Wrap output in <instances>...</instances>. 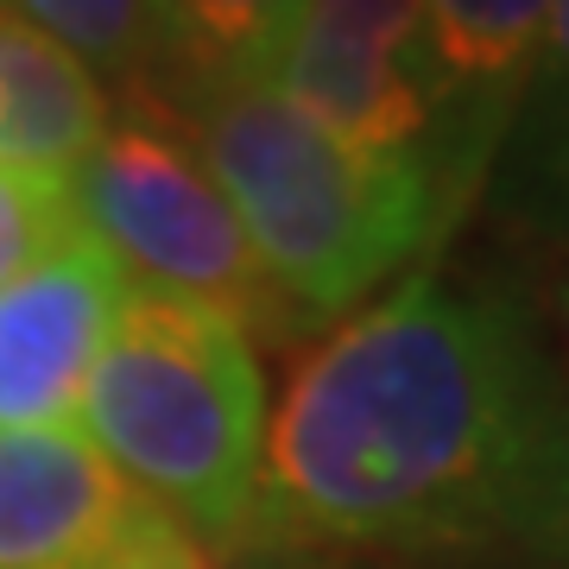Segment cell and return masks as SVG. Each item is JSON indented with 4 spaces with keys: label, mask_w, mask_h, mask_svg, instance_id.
I'll return each mask as SVG.
<instances>
[{
    "label": "cell",
    "mask_w": 569,
    "mask_h": 569,
    "mask_svg": "<svg viewBox=\"0 0 569 569\" xmlns=\"http://www.w3.org/2000/svg\"><path fill=\"white\" fill-rule=\"evenodd\" d=\"M563 329H569V291H563Z\"/></svg>",
    "instance_id": "5bb4252c"
},
{
    "label": "cell",
    "mask_w": 569,
    "mask_h": 569,
    "mask_svg": "<svg viewBox=\"0 0 569 569\" xmlns=\"http://www.w3.org/2000/svg\"><path fill=\"white\" fill-rule=\"evenodd\" d=\"M82 228L70 171L51 164H0V291L32 272V266L63 247Z\"/></svg>",
    "instance_id": "4fadbf2b"
},
{
    "label": "cell",
    "mask_w": 569,
    "mask_h": 569,
    "mask_svg": "<svg viewBox=\"0 0 569 569\" xmlns=\"http://www.w3.org/2000/svg\"><path fill=\"white\" fill-rule=\"evenodd\" d=\"M305 7L310 0H159V70L183 82V102L272 82Z\"/></svg>",
    "instance_id": "30bf717a"
},
{
    "label": "cell",
    "mask_w": 569,
    "mask_h": 569,
    "mask_svg": "<svg viewBox=\"0 0 569 569\" xmlns=\"http://www.w3.org/2000/svg\"><path fill=\"white\" fill-rule=\"evenodd\" d=\"M183 133L298 323L367 305L462 203L437 164L367 159L298 114L272 82L183 102Z\"/></svg>",
    "instance_id": "7a4b0ae2"
},
{
    "label": "cell",
    "mask_w": 569,
    "mask_h": 569,
    "mask_svg": "<svg viewBox=\"0 0 569 569\" xmlns=\"http://www.w3.org/2000/svg\"><path fill=\"white\" fill-rule=\"evenodd\" d=\"M272 89L367 159H425L468 197L449 164V108L418 0H310Z\"/></svg>",
    "instance_id": "5b68a950"
},
{
    "label": "cell",
    "mask_w": 569,
    "mask_h": 569,
    "mask_svg": "<svg viewBox=\"0 0 569 569\" xmlns=\"http://www.w3.org/2000/svg\"><path fill=\"white\" fill-rule=\"evenodd\" d=\"M0 569H203L82 430H0Z\"/></svg>",
    "instance_id": "8992f818"
},
{
    "label": "cell",
    "mask_w": 569,
    "mask_h": 569,
    "mask_svg": "<svg viewBox=\"0 0 569 569\" xmlns=\"http://www.w3.org/2000/svg\"><path fill=\"white\" fill-rule=\"evenodd\" d=\"M13 13L63 44L89 77L140 82L159 70V0H13Z\"/></svg>",
    "instance_id": "7c38bea8"
},
{
    "label": "cell",
    "mask_w": 569,
    "mask_h": 569,
    "mask_svg": "<svg viewBox=\"0 0 569 569\" xmlns=\"http://www.w3.org/2000/svg\"><path fill=\"white\" fill-rule=\"evenodd\" d=\"M425 7V44L443 82L449 108V164L456 183H475L493 140L507 133L538 39L557 0H418Z\"/></svg>",
    "instance_id": "ba28073f"
},
{
    "label": "cell",
    "mask_w": 569,
    "mask_h": 569,
    "mask_svg": "<svg viewBox=\"0 0 569 569\" xmlns=\"http://www.w3.org/2000/svg\"><path fill=\"white\" fill-rule=\"evenodd\" d=\"M127 291V272L89 228L0 291V430H58L77 418Z\"/></svg>",
    "instance_id": "52a82bcc"
},
{
    "label": "cell",
    "mask_w": 569,
    "mask_h": 569,
    "mask_svg": "<svg viewBox=\"0 0 569 569\" xmlns=\"http://www.w3.org/2000/svg\"><path fill=\"white\" fill-rule=\"evenodd\" d=\"M77 216L114 253L133 291H159L178 305L216 310L247 336H291L298 317L247 247L222 183L197 159L190 133L127 114L70 164Z\"/></svg>",
    "instance_id": "277c9868"
},
{
    "label": "cell",
    "mask_w": 569,
    "mask_h": 569,
    "mask_svg": "<svg viewBox=\"0 0 569 569\" xmlns=\"http://www.w3.org/2000/svg\"><path fill=\"white\" fill-rule=\"evenodd\" d=\"M77 425L197 550L260 538L266 380L241 323L159 291H127Z\"/></svg>",
    "instance_id": "3957f363"
},
{
    "label": "cell",
    "mask_w": 569,
    "mask_h": 569,
    "mask_svg": "<svg viewBox=\"0 0 569 569\" xmlns=\"http://www.w3.org/2000/svg\"><path fill=\"white\" fill-rule=\"evenodd\" d=\"M545 418L507 310L411 272L310 348L266 430V519L336 545H462L538 507Z\"/></svg>",
    "instance_id": "6da1fadb"
},
{
    "label": "cell",
    "mask_w": 569,
    "mask_h": 569,
    "mask_svg": "<svg viewBox=\"0 0 569 569\" xmlns=\"http://www.w3.org/2000/svg\"><path fill=\"white\" fill-rule=\"evenodd\" d=\"M108 96L63 44L0 13V164H70L102 140Z\"/></svg>",
    "instance_id": "9c48e42d"
},
{
    "label": "cell",
    "mask_w": 569,
    "mask_h": 569,
    "mask_svg": "<svg viewBox=\"0 0 569 569\" xmlns=\"http://www.w3.org/2000/svg\"><path fill=\"white\" fill-rule=\"evenodd\" d=\"M507 171L512 203L531 222L569 234V0L550 7L538 58L507 114Z\"/></svg>",
    "instance_id": "8fae6325"
}]
</instances>
